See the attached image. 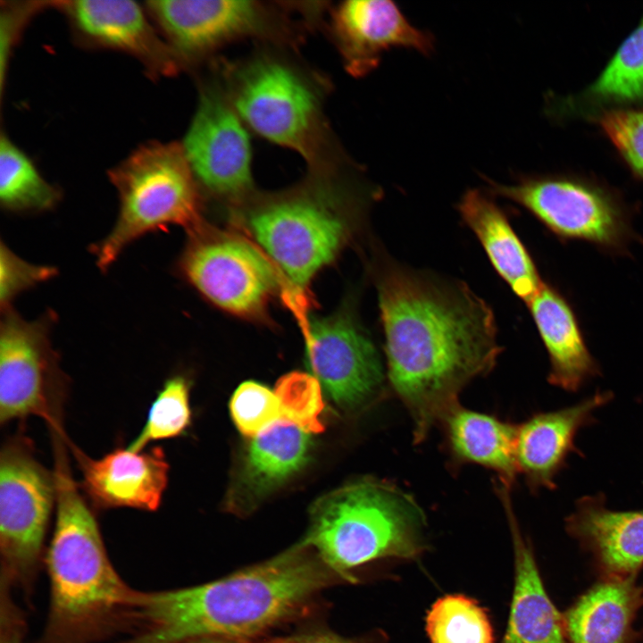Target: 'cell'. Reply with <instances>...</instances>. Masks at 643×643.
<instances>
[{"instance_id":"obj_1","label":"cell","mask_w":643,"mask_h":643,"mask_svg":"<svg viewBox=\"0 0 643 643\" xmlns=\"http://www.w3.org/2000/svg\"><path fill=\"white\" fill-rule=\"evenodd\" d=\"M387 375L424 440L501 347L492 309L463 282L387 262L377 273Z\"/></svg>"},{"instance_id":"obj_2","label":"cell","mask_w":643,"mask_h":643,"mask_svg":"<svg viewBox=\"0 0 643 643\" xmlns=\"http://www.w3.org/2000/svg\"><path fill=\"white\" fill-rule=\"evenodd\" d=\"M338 580L343 579L301 541L213 581L139 592L132 622L136 629L121 643H244L300 614Z\"/></svg>"},{"instance_id":"obj_3","label":"cell","mask_w":643,"mask_h":643,"mask_svg":"<svg viewBox=\"0 0 643 643\" xmlns=\"http://www.w3.org/2000/svg\"><path fill=\"white\" fill-rule=\"evenodd\" d=\"M54 447L56 516L46 554L50 606L38 643H92L131 626L139 591L113 568L96 517L71 475L63 442Z\"/></svg>"},{"instance_id":"obj_4","label":"cell","mask_w":643,"mask_h":643,"mask_svg":"<svg viewBox=\"0 0 643 643\" xmlns=\"http://www.w3.org/2000/svg\"><path fill=\"white\" fill-rule=\"evenodd\" d=\"M331 172L290 190L246 198L239 220L296 288H304L352 236L361 210L378 191L334 186Z\"/></svg>"},{"instance_id":"obj_5","label":"cell","mask_w":643,"mask_h":643,"mask_svg":"<svg viewBox=\"0 0 643 643\" xmlns=\"http://www.w3.org/2000/svg\"><path fill=\"white\" fill-rule=\"evenodd\" d=\"M426 517L409 493L366 478L323 497L302 540L344 580L355 568L387 557L413 559L424 549Z\"/></svg>"},{"instance_id":"obj_6","label":"cell","mask_w":643,"mask_h":643,"mask_svg":"<svg viewBox=\"0 0 643 643\" xmlns=\"http://www.w3.org/2000/svg\"><path fill=\"white\" fill-rule=\"evenodd\" d=\"M222 87L247 128L298 153L313 171L344 164L322 112V95L313 77L278 55L263 53L230 64Z\"/></svg>"},{"instance_id":"obj_7","label":"cell","mask_w":643,"mask_h":643,"mask_svg":"<svg viewBox=\"0 0 643 643\" xmlns=\"http://www.w3.org/2000/svg\"><path fill=\"white\" fill-rule=\"evenodd\" d=\"M108 177L118 194L119 212L109 233L91 248L102 271L143 236L200 221L199 185L181 143H145L109 170Z\"/></svg>"},{"instance_id":"obj_8","label":"cell","mask_w":643,"mask_h":643,"mask_svg":"<svg viewBox=\"0 0 643 643\" xmlns=\"http://www.w3.org/2000/svg\"><path fill=\"white\" fill-rule=\"evenodd\" d=\"M487 181L491 195L521 205L559 238L586 241L613 255L626 253L635 239L628 208L593 180L535 175L521 176L513 184Z\"/></svg>"},{"instance_id":"obj_9","label":"cell","mask_w":643,"mask_h":643,"mask_svg":"<svg viewBox=\"0 0 643 643\" xmlns=\"http://www.w3.org/2000/svg\"><path fill=\"white\" fill-rule=\"evenodd\" d=\"M56 499L54 472L36 458L29 439H8L0 453L1 579L29 595Z\"/></svg>"},{"instance_id":"obj_10","label":"cell","mask_w":643,"mask_h":643,"mask_svg":"<svg viewBox=\"0 0 643 643\" xmlns=\"http://www.w3.org/2000/svg\"><path fill=\"white\" fill-rule=\"evenodd\" d=\"M56 314L24 319L13 306L1 310L0 422L34 415L63 429L66 379L51 341Z\"/></svg>"},{"instance_id":"obj_11","label":"cell","mask_w":643,"mask_h":643,"mask_svg":"<svg viewBox=\"0 0 643 643\" xmlns=\"http://www.w3.org/2000/svg\"><path fill=\"white\" fill-rule=\"evenodd\" d=\"M176 266L206 299L237 314H256L279 284L276 267L263 251L200 221L188 228Z\"/></svg>"},{"instance_id":"obj_12","label":"cell","mask_w":643,"mask_h":643,"mask_svg":"<svg viewBox=\"0 0 643 643\" xmlns=\"http://www.w3.org/2000/svg\"><path fill=\"white\" fill-rule=\"evenodd\" d=\"M146 9L183 67L240 39L291 36L279 8L258 1L154 0Z\"/></svg>"},{"instance_id":"obj_13","label":"cell","mask_w":643,"mask_h":643,"mask_svg":"<svg viewBox=\"0 0 643 643\" xmlns=\"http://www.w3.org/2000/svg\"><path fill=\"white\" fill-rule=\"evenodd\" d=\"M246 129L222 86H201L181 143L199 187L239 203L250 196L252 150Z\"/></svg>"},{"instance_id":"obj_14","label":"cell","mask_w":643,"mask_h":643,"mask_svg":"<svg viewBox=\"0 0 643 643\" xmlns=\"http://www.w3.org/2000/svg\"><path fill=\"white\" fill-rule=\"evenodd\" d=\"M306 357L313 376L346 411L362 410L382 393L385 375L379 353L350 314L311 320Z\"/></svg>"},{"instance_id":"obj_15","label":"cell","mask_w":643,"mask_h":643,"mask_svg":"<svg viewBox=\"0 0 643 643\" xmlns=\"http://www.w3.org/2000/svg\"><path fill=\"white\" fill-rule=\"evenodd\" d=\"M330 28L346 70L355 77L373 71L392 48L425 56L435 50L433 35L413 26L390 0L342 2L331 11Z\"/></svg>"},{"instance_id":"obj_16","label":"cell","mask_w":643,"mask_h":643,"mask_svg":"<svg viewBox=\"0 0 643 643\" xmlns=\"http://www.w3.org/2000/svg\"><path fill=\"white\" fill-rule=\"evenodd\" d=\"M54 7L66 15L82 40L135 57L151 77L174 76L184 68L144 9L134 1H54Z\"/></svg>"},{"instance_id":"obj_17","label":"cell","mask_w":643,"mask_h":643,"mask_svg":"<svg viewBox=\"0 0 643 643\" xmlns=\"http://www.w3.org/2000/svg\"><path fill=\"white\" fill-rule=\"evenodd\" d=\"M82 488L95 507L156 511L168 483L169 463L160 447L133 452L116 448L99 459L78 449Z\"/></svg>"},{"instance_id":"obj_18","label":"cell","mask_w":643,"mask_h":643,"mask_svg":"<svg viewBox=\"0 0 643 643\" xmlns=\"http://www.w3.org/2000/svg\"><path fill=\"white\" fill-rule=\"evenodd\" d=\"M613 398L610 391L597 392L573 405L535 413L518 425L516 464L532 491L556 488L555 478L568 456L580 453L575 446L578 432L597 422L595 413Z\"/></svg>"},{"instance_id":"obj_19","label":"cell","mask_w":643,"mask_h":643,"mask_svg":"<svg viewBox=\"0 0 643 643\" xmlns=\"http://www.w3.org/2000/svg\"><path fill=\"white\" fill-rule=\"evenodd\" d=\"M564 528L591 555L600 578L637 577L643 566V509L614 511L603 494L584 496Z\"/></svg>"},{"instance_id":"obj_20","label":"cell","mask_w":643,"mask_h":643,"mask_svg":"<svg viewBox=\"0 0 643 643\" xmlns=\"http://www.w3.org/2000/svg\"><path fill=\"white\" fill-rule=\"evenodd\" d=\"M510 489L496 492L508 519L514 550V585L507 628L501 643H568L564 614L547 595L530 544L519 528Z\"/></svg>"},{"instance_id":"obj_21","label":"cell","mask_w":643,"mask_h":643,"mask_svg":"<svg viewBox=\"0 0 643 643\" xmlns=\"http://www.w3.org/2000/svg\"><path fill=\"white\" fill-rule=\"evenodd\" d=\"M549 358L548 382L577 392L600 367L590 354L577 315L566 297L544 282L527 303Z\"/></svg>"},{"instance_id":"obj_22","label":"cell","mask_w":643,"mask_h":643,"mask_svg":"<svg viewBox=\"0 0 643 643\" xmlns=\"http://www.w3.org/2000/svg\"><path fill=\"white\" fill-rule=\"evenodd\" d=\"M458 211L478 238L496 271L517 296L528 303L544 282L506 214L489 194L475 188L463 194Z\"/></svg>"},{"instance_id":"obj_23","label":"cell","mask_w":643,"mask_h":643,"mask_svg":"<svg viewBox=\"0 0 643 643\" xmlns=\"http://www.w3.org/2000/svg\"><path fill=\"white\" fill-rule=\"evenodd\" d=\"M642 605L636 577L600 578L564 614L568 643H638L633 623Z\"/></svg>"},{"instance_id":"obj_24","label":"cell","mask_w":643,"mask_h":643,"mask_svg":"<svg viewBox=\"0 0 643 643\" xmlns=\"http://www.w3.org/2000/svg\"><path fill=\"white\" fill-rule=\"evenodd\" d=\"M440 424L454 463L484 466L497 472L501 483L513 486L519 473L515 457L518 425L459 404L448 411Z\"/></svg>"},{"instance_id":"obj_25","label":"cell","mask_w":643,"mask_h":643,"mask_svg":"<svg viewBox=\"0 0 643 643\" xmlns=\"http://www.w3.org/2000/svg\"><path fill=\"white\" fill-rule=\"evenodd\" d=\"M307 432L282 418L253 439L246 459L243 485L259 496L297 472L307 461Z\"/></svg>"},{"instance_id":"obj_26","label":"cell","mask_w":643,"mask_h":643,"mask_svg":"<svg viewBox=\"0 0 643 643\" xmlns=\"http://www.w3.org/2000/svg\"><path fill=\"white\" fill-rule=\"evenodd\" d=\"M59 188L49 183L31 159L4 133L0 138V203L7 212L37 213L56 207Z\"/></svg>"},{"instance_id":"obj_27","label":"cell","mask_w":643,"mask_h":643,"mask_svg":"<svg viewBox=\"0 0 643 643\" xmlns=\"http://www.w3.org/2000/svg\"><path fill=\"white\" fill-rule=\"evenodd\" d=\"M581 100L597 104L643 100V17L581 94Z\"/></svg>"},{"instance_id":"obj_28","label":"cell","mask_w":643,"mask_h":643,"mask_svg":"<svg viewBox=\"0 0 643 643\" xmlns=\"http://www.w3.org/2000/svg\"><path fill=\"white\" fill-rule=\"evenodd\" d=\"M426 630L431 643H494L486 611L463 595L438 598L426 616Z\"/></svg>"},{"instance_id":"obj_29","label":"cell","mask_w":643,"mask_h":643,"mask_svg":"<svg viewBox=\"0 0 643 643\" xmlns=\"http://www.w3.org/2000/svg\"><path fill=\"white\" fill-rule=\"evenodd\" d=\"M191 421L189 386L185 377L169 378L158 391L138 437L127 447L139 452L148 443L179 437Z\"/></svg>"},{"instance_id":"obj_30","label":"cell","mask_w":643,"mask_h":643,"mask_svg":"<svg viewBox=\"0 0 643 643\" xmlns=\"http://www.w3.org/2000/svg\"><path fill=\"white\" fill-rule=\"evenodd\" d=\"M274 393L283 418L307 433H320L324 427L320 415L324 408L321 383L313 375L293 372L281 377Z\"/></svg>"},{"instance_id":"obj_31","label":"cell","mask_w":643,"mask_h":643,"mask_svg":"<svg viewBox=\"0 0 643 643\" xmlns=\"http://www.w3.org/2000/svg\"><path fill=\"white\" fill-rule=\"evenodd\" d=\"M230 409L237 428L245 436H256L283 418L275 393L255 381L238 386L230 399Z\"/></svg>"},{"instance_id":"obj_32","label":"cell","mask_w":643,"mask_h":643,"mask_svg":"<svg viewBox=\"0 0 643 643\" xmlns=\"http://www.w3.org/2000/svg\"><path fill=\"white\" fill-rule=\"evenodd\" d=\"M596 121L630 171L643 181V109L604 110Z\"/></svg>"},{"instance_id":"obj_33","label":"cell","mask_w":643,"mask_h":643,"mask_svg":"<svg viewBox=\"0 0 643 643\" xmlns=\"http://www.w3.org/2000/svg\"><path fill=\"white\" fill-rule=\"evenodd\" d=\"M54 266L29 263L17 255L4 241L0 244L1 310L13 306V301L24 291L54 278Z\"/></svg>"},{"instance_id":"obj_34","label":"cell","mask_w":643,"mask_h":643,"mask_svg":"<svg viewBox=\"0 0 643 643\" xmlns=\"http://www.w3.org/2000/svg\"><path fill=\"white\" fill-rule=\"evenodd\" d=\"M54 2H6L2 5L0 21V57H1V88L4 79L10 53L17 41L21 30L30 18Z\"/></svg>"},{"instance_id":"obj_35","label":"cell","mask_w":643,"mask_h":643,"mask_svg":"<svg viewBox=\"0 0 643 643\" xmlns=\"http://www.w3.org/2000/svg\"><path fill=\"white\" fill-rule=\"evenodd\" d=\"M9 589H1L0 643H24V621Z\"/></svg>"},{"instance_id":"obj_36","label":"cell","mask_w":643,"mask_h":643,"mask_svg":"<svg viewBox=\"0 0 643 643\" xmlns=\"http://www.w3.org/2000/svg\"><path fill=\"white\" fill-rule=\"evenodd\" d=\"M263 643H357L330 631H310L271 639Z\"/></svg>"},{"instance_id":"obj_37","label":"cell","mask_w":643,"mask_h":643,"mask_svg":"<svg viewBox=\"0 0 643 643\" xmlns=\"http://www.w3.org/2000/svg\"><path fill=\"white\" fill-rule=\"evenodd\" d=\"M196 643H239V642H234V641H229V640H221V639H209V640H203Z\"/></svg>"}]
</instances>
